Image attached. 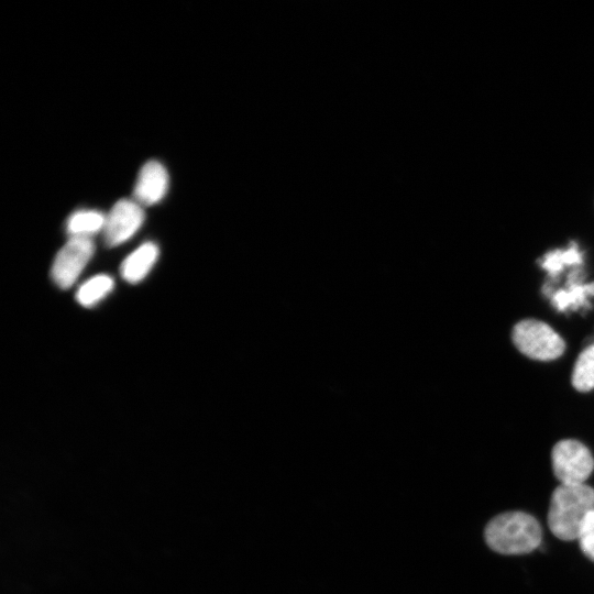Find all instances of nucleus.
Wrapping results in <instances>:
<instances>
[{
    "mask_svg": "<svg viewBox=\"0 0 594 594\" xmlns=\"http://www.w3.org/2000/svg\"><path fill=\"white\" fill-rule=\"evenodd\" d=\"M539 521L524 512H507L492 518L484 530L487 546L501 554H525L540 546Z\"/></svg>",
    "mask_w": 594,
    "mask_h": 594,
    "instance_id": "1",
    "label": "nucleus"
},
{
    "mask_svg": "<svg viewBox=\"0 0 594 594\" xmlns=\"http://www.w3.org/2000/svg\"><path fill=\"white\" fill-rule=\"evenodd\" d=\"M594 510V488L586 484H560L552 493L548 526L561 540H575L585 517Z\"/></svg>",
    "mask_w": 594,
    "mask_h": 594,
    "instance_id": "2",
    "label": "nucleus"
},
{
    "mask_svg": "<svg viewBox=\"0 0 594 594\" xmlns=\"http://www.w3.org/2000/svg\"><path fill=\"white\" fill-rule=\"evenodd\" d=\"M512 339L519 352L538 361L556 360L565 349L563 339L550 326L536 319L517 322Z\"/></svg>",
    "mask_w": 594,
    "mask_h": 594,
    "instance_id": "3",
    "label": "nucleus"
},
{
    "mask_svg": "<svg viewBox=\"0 0 594 594\" xmlns=\"http://www.w3.org/2000/svg\"><path fill=\"white\" fill-rule=\"evenodd\" d=\"M551 461L553 473L563 485L584 484L594 470L591 451L574 439L557 442L551 452Z\"/></svg>",
    "mask_w": 594,
    "mask_h": 594,
    "instance_id": "4",
    "label": "nucleus"
},
{
    "mask_svg": "<svg viewBox=\"0 0 594 594\" xmlns=\"http://www.w3.org/2000/svg\"><path fill=\"white\" fill-rule=\"evenodd\" d=\"M94 252L91 238H69L53 262L51 275L54 283L62 289L73 286Z\"/></svg>",
    "mask_w": 594,
    "mask_h": 594,
    "instance_id": "5",
    "label": "nucleus"
},
{
    "mask_svg": "<svg viewBox=\"0 0 594 594\" xmlns=\"http://www.w3.org/2000/svg\"><path fill=\"white\" fill-rule=\"evenodd\" d=\"M144 217L142 206L135 200L120 199L106 216L105 242L117 246L128 241L140 229Z\"/></svg>",
    "mask_w": 594,
    "mask_h": 594,
    "instance_id": "6",
    "label": "nucleus"
},
{
    "mask_svg": "<svg viewBox=\"0 0 594 594\" xmlns=\"http://www.w3.org/2000/svg\"><path fill=\"white\" fill-rule=\"evenodd\" d=\"M168 188V174L157 161L146 162L138 175L134 186V200L141 206L161 201Z\"/></svg>",
    "mask_w": 594,
    "mask_h": 594,
    "instance_id": "7",
    "label": "nucleus"
},
{
    "mask_svg": "<svg viewBox=\"0 0 594 594\" xmlns=\"http://www.w3.org/2000/svg\"><path fill=\"white\" fill-rule=\"evenodd\" d=\"M594 296V282L582 283V271L573 270L565 284V287L553 292L550 296L552 306L558 311L588 309L591 304L588 297Z\"/></svg>",
    "mask_w": 594,
    "mask_h": 594,
    "instance_id": "8",
    "label": "nucleus"
},
{
    "mask_svg": "<svg viewBox=\"0 0 594 594\" xmlns=\"http://www.w3.org/2000/svg\"><path fill=\"white\" fill-rule=\"evenodd\" d=\"M158 257V248L153 242H145L129 254L120 267L121 276L131 284L141 282L151 271Z\"/></svg>",
    "mask_w": 594,
    "mask_h": 594,
    "instance_id": "9",
    "label": "nucleus"
},
{
    "mask_svg": "<svg viewBox=\"0 0 594 594\" xmlns=\"http://www.w3.org/2000/svg\"><path fill=\"white\" fill-rule=\"evenodd\" d=\"M582 262L583 254L580 252L576 243L574 242H571L569 248L565 250H553L544 254L539 263L540 266L548 273L551 280L543 285V294L552 287L565 267L579 266L582 264Z\"/></svg>",
    "mask_w": 594,
    "mask_h": 594,
    "instance_id": "10",
    "label": "nucleus"
},
{
    "mask_svg": "<svg viewBox=\"0 0 594 594\" xmlns=\"http://www.w3.org/2000/svg\"><path fill=\"white\" fill-rule=\"evenodd\" d=\"M106 216L97 210H78L69 216L66 222V231L69 238H90L92 234L103 231Z\"/></svg>",
    "mask_w": 594,
    "mask_h": 594,
    "instance_id": "11",
    "label": "nucleus"
},
{
    "mask_svg": "<svg viewBox=\"0 0 594 594\" xmlns=\"http://www.w3.org/2000/svg\"><path fill=\"white\" fill-rule=\"evenodd\" d=\"M113 285L111 276L96 275L79 286L76 300L84 307H92L112 290Z\"/></svg>",
    "mask_w": 594,
    "mask_h": 594,
    "instance_id": "12",
    "label": "nucleus"
},
{
    "mask_svg": "<svg viewBox=\"0 0 594 594\" xmlns=\"http://www.w3.org/2000/svg\"><path fill=\"white\" fill-rule=\"evenodd\" d=\"M571 382L579 392H588L594 388V343L579 354Z\"/></svg>",
    "mask_w": 594,
    "mask_h": 594,
    "instance_id": "13",
    "label": "nucleus"
},
{
    "mask_svg": "<svg viewBox=\"0 0 594 594\" xmlns=\"http://www.w3.org/2000/svg\"><path fill=\"white\" fill-rule=\"evenodd\" d=\"M576 540L583 554L594 562V510L582 522Z\"/></svg>",
    "mask_w": 594,
    "mask_h": 594,
    "instance_id": "14",
    "label": "nucleus"
}]
</instances>
